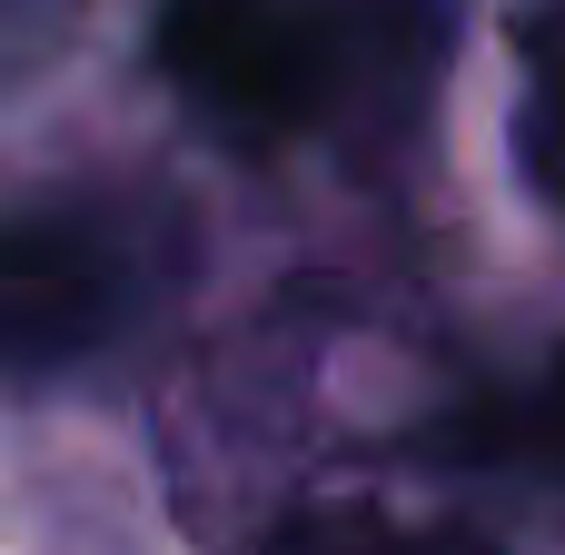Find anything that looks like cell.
<instances>
[{"mask_svg": "<svg viewBox=\"0 0 565 555\" xmlns=\"http://www.w3.org/2000/svg\"><path fill=\"white\" fill-rule=\"evenodd\" d=\"M457 0H159V79L238 149L417 119L447 70Z\"/></svg>", "mask_w": 565, "mask_h": 555, "instance_id": "6da1fadb", "label": "cell"}, {"mask_svg": "<svg viewBox=\"0 0 565 555\" xmlns=\"http://www.w3.org/2000/svg\"><path fill=\"white\" fill-rule=\"evenodd\" d=\"M159 288V238L119 199L0 209V367L99 357Z\"/></svg>", "mask_w": 565, "mask_h": 555, "instance_id": "7a4b0ae2", "label": "cell"}, {"mask_svg": "<svg viewBox=\"0 0 565 555\" xmlns=\"http://www.w3.org/2000/svg\"><path fill=\"white\" fill-rule=\"evenodd\" d=\"M507 139H516L526 189L565 218V0H536L516 20V119H507Z\"/></svg>", "mask_w": 565, "mask_h": 555, "instance_id": "3957f363", "label": "cell"}, {"mask_svg": "<svg viewBox=\"0 0 565 555\" xmlns=\"http://www.w3.org/2000/svg\"><path fill=\"white\" fill-rule=\"evenodd\" d=\"M268 555H507L487 526H437V516H387V506H308L288 516Z\"/></svg>", "mask_w": 565, "mask_h": 555, "instance_id": "277c9868", "label": "cell"}, {"mask_svg": "<svg viewBox=\"0 0 565 555\" xmlns=\"http://www.w3.org/2000/svg\"><path fill=\"white\" fill-rule=\"evenodd\" d=\"M497 447L526 457V467H546V477H565V348L546 357L536 387H516V397L497 407Z\"/></svg>", "mask_w": 565, "mask_h": 555, "instance_id": "5b68a950", "label": "cell"}]
</instances>
